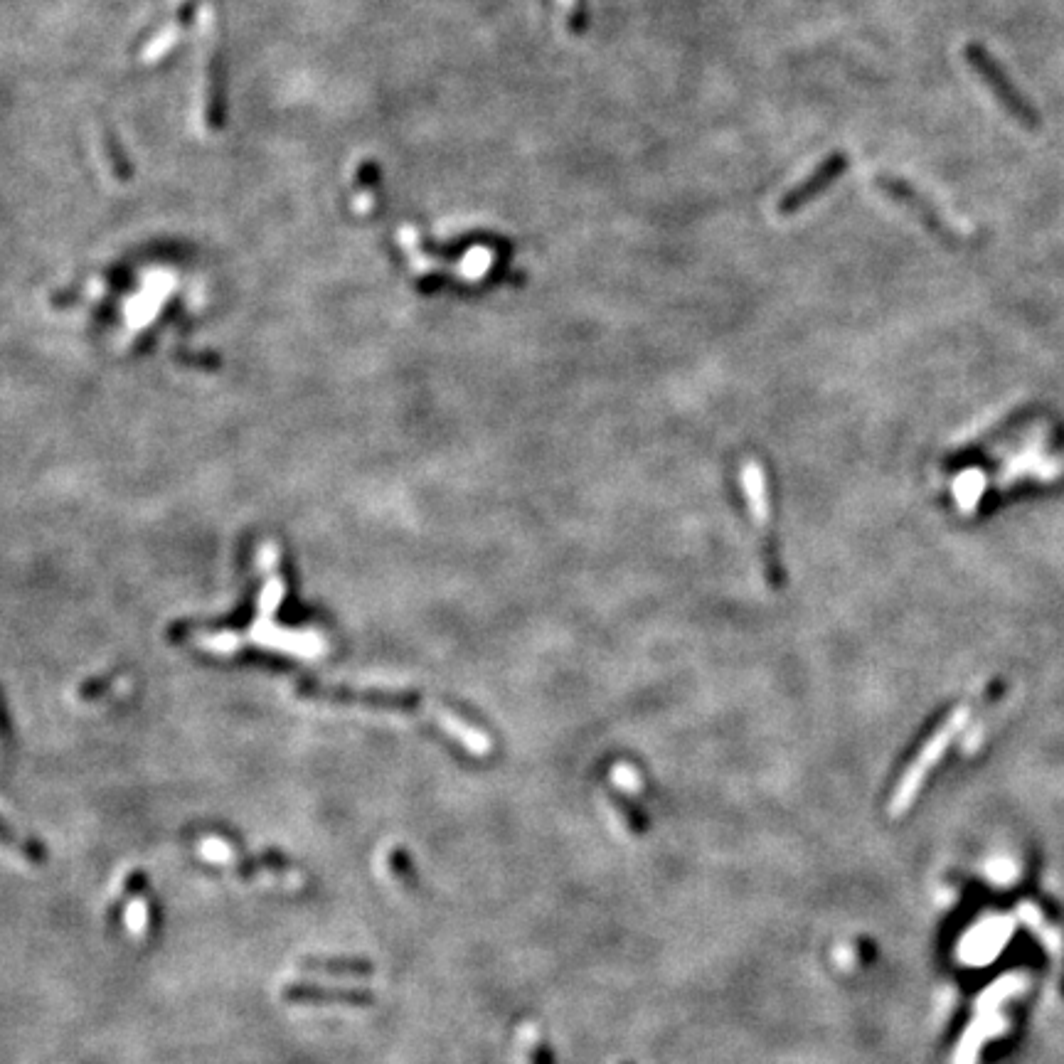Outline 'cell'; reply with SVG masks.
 <instances>
[{"mask_svg": "<svg viewBox=\"0 0 1064 1064\" xmlns=\"http://www.w3.org/2000/svg\"><path fill=\"white\" fill-rule=\"evenodd\" d=\"M991 1028L983 1023H976L971 1030L966 1032L964 1042H961L959 1047V1055H956V1064H973L978 1057V1050H981V1042L986 1040L988 1035H991Z\"/></svg>", "mask_w": 1064, "mask_h": 1064, "instance_id": "obj_8", "label": "cell"}, {"mask_svg": "<svg viewBox=\"0 0 1064 1064\" xmlns=\"http://www.w3.org/2000/svg\"><path fill=\"white\" fill-rule=\"evenodd\" d=\"M968 715H971V707H968V705L956 707L954 715H951L949 720H946L944 725L939 727V730L931 734V739H929L927 744H924L922 752L917 754V759H914V762L909 764V769L904 771V776L899 779L895 796H892V801H890V813H892V816H902L904 811H909V806H912L914 798H917V794H919V789H922V784H924V779H927L931 766L939 764V759L944 757V752H946V747L951 744V739H954L956 734L964 730Z\"/></svg>", "mask_w": 1064, "mask_h": 1064, "instance_id": "obj_2", "label": "cell"}, {"mask_svg": "<svg viewBox=\"0 0 1064 1064\" xmlns=\"http://www.w3.org/2000/svg\"><path fill=\"white\" fill-rule=\"evenodd\" d=\"M611 779H614V784L619 786V789L629 791V794H638V791H641V776H638V771L629 764H616L614 769H611Z\"/></svg>", "mask_w": 1064, "mask_h": 1064, "instance_id": "obj_9", "label": "cell"}, {"mask_svg": "<svg viewBox=\"0 0 1064 1064\" xmlns=\"http://www.w3.org/2000/svg\"><path fill=\"white\" fill-rule=\"evenodd\" d=\"M877 180H880V185L885 188V193H890L897 202H902L904 207H909L914 215H919L924 222H929V227H934V230L946 232V234L956 232L954 225H951V222L944 217V212H941L934 202H929L927 198H924L922 193H917V190H914L909 183L897 180L895 175H880Z\"/></svg>", "mask_w": 1064, "mask_h": 1064, "instance_id": "obj_5", "label": "cell"}, {"mask_svg": "<svg viewBox=\"0 0 1064 1064\" xmlns=\"http://www.w3.org/2000/svg\"><path fill=\"white\" fill-rule=\"evenodd\" d=\"M259 584L257 616L249 626L239 631H215L195 636V643L207 653L230 656L242 648H266V651L284 653V656L299 658V661H318L328 653V641L313 629H289L276 619L281 599H284V579L279 569V550L274 545H264L259 552Z\"/></svg>", "mask_w": 1064, "mask_h": 1064, "instance_id": "obj_1", "label": "cell"}, {"mask_svg": "<svg viewBox=\"0 0 1064 1064\" xmlns=\"http://www.w3.org/2000/svg\"><path fill=\"white\" fill-rule=\"evenodd\" d=\"M739 486H742L744 500H747L749 515L759 530H766L771 525V500L766 493V476L759 461L744 459L739 468Z\"/></svg>", "mask_w": 1064, "mask_h": 1064, "instance_id": "obj_6", "label": "cell"}, {"mask_svg": "<svg viewBox=\"0 0 1064 1064\" xmlns=\"http://www.w3.org/2000/svg\"><path fill=\"white\" fill-rule=\"evenodd\" d=\"M289 998H291V1000H318V998H323V993H318V991H308V993H303V991H291V993H289ZM326 998H331V1000H333V998H335V1000H338V998H343V1000H360L358 993H328Z\"/></svg>", "mask_w": 1064, "mask_h": 1064, "instance_id": "obj_10", "label": "cell"}, {"mask_svg": "<svg viewBox=\"0 0 1064 1064\" xmlns=\"http://www.w3.org/2000/svg\"><path fill=\"white\" fill-rule=\"evenodd\" d=\"M434 720L441 730L449 734L451 739H456V742H459L468 754H473V757H486V754H491V747H493L491 737L483 734L478 727L468 725V722L461 720V717L454 715V712L446 710V707L439 705V712H436Z\"/></svg>", "mask_w": 1064, "mask_h": 1064, "instance_id": "obj_7", "label": "cell"}, {"mask_svg": "<svg viewBox=\"0 0 1064 1064\" xmlns=\"http://www.w3.org/2000/svg\"><path fill=\"white\" fill-rule=\"evenodd\" d=\"M845 168H848V158H845L843 153H835V156H828L826 161L818 163L816 170H813L803 183H798L796 188H791L789 193L781 198L779 215H791V212L801 210L808 200H813L821 190H826Z\"/></svg>", "mask_w": 1064, "mask_h": 1064, "instance_id": "obj_4", "label": "cell"}, {"mask_svg": "<svg viewBox=\"0 0 1064 1064\" xmlns=\"http://www.w3.org/2000/svg\"><path fill=\"white\" fill-rule=\"evenodd\" d=\"M966 60L968 65L973 67V72L978 74V77L983 79V82L988 84V89H991L993 94H996V99L1000 101V104L1008 109V114L1013 116L1015 121H1020L1023 126H1037L1040 124V116H1037V111L1032 109L1030 101L1023 97V94L1018 92V89L1010 84V79L1005 77L1003 69L998 67V62L993 60L991 52L983 50L981 45H968L966 47Z\"/></svg>", "mask_w": 1064, "mask_h": 1064, "instance_id": "obj_3", "label": "cell"}]
</instances>
